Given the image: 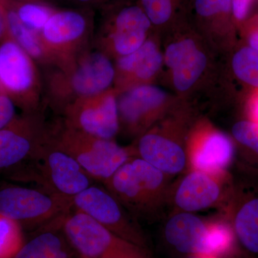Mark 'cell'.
<instances>
[{
  "label": "cell",
  "instance_id": "24",
  "mask_svg": "<svg viewBox=\"0 0 258 258\" xmlns=\"http://www.w3.org/2000/svg\"><path fill=\"white\" fill-rule=\"evenodd\" d=\"M23 228L0 214V258H13L25 244Z\"/></svg>",
  "mask_w": 258,
  "mask_h": 258
},
{
  "label": "cell",
  "instance_id": "30",
  "mask_svg": "<svg viewBox=\"0 0 258 258\" xmlns=\"http://www.w3.org/2000/svg\"><path fill=\"white\" fill-rule=\"evenodd\" d=\"M8 36L4 10H3V6L0 3V42L3 41L5 37Z\"/></svg>",
  "mask_w": 258,
  "mask_h": 258
},
{
  "label": "cell",
  "instance_id": "9",
  "mask_svg": "<svg viewBox=\"0 0 258 258\" xmlns=\"http://www.w3.org/2000/svg\"><path fill=\"white\" fill-rule=\"evenodd\" d=\"M66 124L103 139H113L119 129L118 103L110 93L79 98L66 109Z\"/></svg>",
  "mask_w": 258,
  "mask_h": 258
},
{
  "label": "cell",
  "instance_id": "26",
  "mask_svg": "<svg viewBox=\"0 0 258 258\" xmlns=\"http://www.w3.org/2000/svg\"><path fill=\"white\" fill-rule=\"evenodd\" d=\"M232 134L235 140L248 149L255 158L254 164L258 165V123L242 120L233 125Z\"/></svg>",
  "mask_w": 258,
  "mask_h": 258
},
{
  "label": "cell",
  "instance_id": "28",
  "mask_svg": "<svg viewBox=\"0 0 258 258\" xmlns=\"http://www.w3.org/2000/svg\"><path fill=\"white\" fill-rule=\"evenodd\" d=\"M15 106L11 98L0 88V130L16 116Z\"/></svg>",
  "mask_w": 258,
  "mask_h": 258
},
{
  "label": "cell",
  "instance_id": "12",
  "mask_svg": "<svg viewBox=\"0 0 258 258\" xmlns=\"http://www.w3.org/2000/svg\"><path fill=\"white\" fill-rule=\"evenodd\" d=\"M225 176L190 171L179 181L172 195L178 211L192 213L217 205L227 193L222 181Z\"/></svg>",
  "mask_w": 258,
  "mask_h": 258
},
{
  "label": "cell",
  "instance_id": "21",
  "mask_svg": "<svg viewBox=\"0 0 258 258\" xmlns=\"http://www.w3.org/2000/svg\"><path fill=\"white\" fill-rule=\"evenodd\" d=\"M161 62L162 57L155 44L147 41L137 50L120 57L118 66L121 71L146 80L150 79L157 72Z\"/></svg>",
  "mask_w": 258,
  "mask_h": 258
},
{
  "label": "cell",
  "instance_id": "33",
  "mask_svg": "<svg viewBox=\"0 0 258 258\" xmlns=\"http://www.w3.org/2000/svg\"><path fill=\"white\" fill-rule=\"evenodd\" d=\"M249 44L251 47L258 50V32H254L249 38Z\"/></svg>",
  "mask_w": 258,
  "mask_h": 258
},
{
  "label": "cell",
  "instance_id": "18",
  "mask_svg": "<svg viewBox=\"0 0 258 258\" xmlns=\"http://www.w3.org/2000/svg\"><path fill=\"white\" fill-rule=\"evenodd\" d=\"M166 64L173 71L176 88L186 91L201 76L207 64V58L191 40L171 44L166 51Z\"/></svg>",
  "mask_w": 258,
  "mask_h": 258
},
{
  "label": "cell",
  "instance_id": "2",
  "mask_svg": "<svg viewBox=\"0 0 258 258\" xmlns=\"http://www.w3.org/2000/svg\"><path fill=\"white\" fill-rule=\"evenodd\" d=\"M25 162L28 167L19 173L18 179L33 181L50 192L74 198L94 184L95 180L74 158L50 142L48 134Z\"/></svg>",
  "mask_w": 258,
  "mask_h": 258
},
{
  "label": "cell",
  "instance_id": "16",
  "mask_svg": "<svg viewBox=\"0 0 258 258\" xmlns=\"http://www.w3.org/2000/svg\"><path fill=\"white\" fill-rule=\"evenodd\" d=\"M114 76L111 61L103 54L94 52L86 57L75 70L70 79V86L79 97L88 98L104 92Z\"/></svg>",
  "mask_w": 258,
  "mask_h": 258
},
{
  "label": "cell",
  "instance_id": "29",
  "mask_svg": "<svg viewBox=\"0 0 258 258\" xmlns=\"http://www.w3.org/2000/svg\"><path fill=\"white\" fill-rule=\"evenodd\" d=\"M252 0H232V11L235 18L242 20L248 14Z\"/></svg>",
  "mask_w": 258,
  "mask_h": 258
},
{
  "label": "cell",
  "instance_id": "23",
  "mask_svg": "<svg viewBox=\"0 0 258 258\" xmlns=\"http://www.w3.org/2000/svg\"><path fill=\"white\" fill-rule=\"evenodd\" d=\"M0 3L4 10L8 37L14 40L32 58L41 57L43 55V50L36 32L25 26L20 21L16 13L1 0Z\"/></svg>",
  "mask_w": 258,
  "mask_h": 258
},
{
  "label": "cell",
  "instance_id": "4",
  "mask_svg": "<svg viewBox=\"0 0 258 258\" xmlns=\"http://www.w3.org/2000/svg\"><path fill=\"white\" fill-rule=\"evenodd\" d=\"M62 228L81 258H151L149 249L124 240L74 208L64 215Z\"/></svg>",
  "mask_w": 258,
  "mask_h": 258
},
{
  "label": "cell",
  "instance_id": "1",
  "mask_svg": "<svg viewBox=\"0 0 258 258\" xmlns=\"http://www.w3.org/2000/svg\"><path fill=\"white\" fill-rule=\"evenodd\" d=\"M170 176L135 156L103 184L137 220H149L169 195Z\"/></svg>",
  "mask_w": 258,
  "mask_h": 258
},
{
  "label": "cell",
  "instance_id": "25",
  "mask_svg": "<svg viewBox=\"0 0 258 258\" xmlns=\"http://www.w3.org/2000/svg\"><path fill=\"white\" fill-rule=\"evenodd\" d=\"M232 67L239 79L258 87V50L244 47L238 51L234 56Z\"/></svg>",
  "mask_w": 258,
  "mask_h": 258
},
{
  "label": "cell",
  "instance_id": "11",
  "mask_svg": "<svg viewBox=\"0 0 258 258\" xmlns=\"http://www.w3.org/2000/svg\"><path fill=\"white\" fill-rule=\"evenodd\" d=\"M231 227L242 247L252 255L258 256V182L239 181L231 184Z\"/></svg>",
  "mask_w": 258,
  "mask_h": 258
},
{
  "label": "cell",
  "instance_id": "5",
  "mask_svg": "<svg viewBox=\"0 0 258 258\" xmlns=\"http://www.w3.org/2000/svg\"><path fill=\"white\" fill-rule=\"evenodd\" d=\"M73 198L46 190L8 186L0 189V214L27 230H37L69 213Z\"/></svg>",
  "mask_w": 258,
  "mask_h": 258
},
{
  "label": "cell",
  "instance_id": "3",
  "mask_svg": "<svg viewBox=\"0 0 258 258\" xmlns=\"http://www.w3.org/2000/svg\"><path fill=\"white\" fill-rule=\"evenodd\" d=\"M48 138L55 147L74 158L95 181L103 183L137 154L113 139L98 138L66 123L55 133L48 132Z\"/></svg>",
  "mask_w": 258,
  "mask_h": 258
},
{
  "label": "cell",
  "instance_id": "15",
  "mask_svg": "<svg viewBox=\"0 0 258 258\" xmlns=\"http://www.w3.org/2000/svg\"><path fill=\"white\" fill-rule=\"evenodd\" d=\"M233 156L230 139L220 132H212L193 147L187 156L188 166L191 170L224 176Z\"/></svg>",
  "mask_w": 258,
  "mask_h": 258
},
{
  "label": "cell",
  "instance_id": "8",
  "mask_svg": "<svg viewBox=\"0 0 258 258\" xmlns=\"http://www.w3.org/2000/svg\"><path fill=\"white\" fill-rule=\"evenodd\" d=\"M35 80L32 57L10 37H5L0 42V88L28 113L34 106Z\"/></svg>",
  "mask_w": 258,
  "mask_h": 258
},
{
  "label": "cell",
  "instance_id": "32",
  "mask_svg": "<svg viewBox=\"0 0 258 258\" xmlns=\"http://www.w3.org/2000/svg\"><path fill=\"white\" fill-rule=\"evenodd\" d=\"M74 1L83 5H99L106 3L108 0H74Z\"/></svg>",
  "mask_w": 258,
  "mask_h": 258
},
{
  "label": "cell",
  "instance_id": "13",
  "mask_svg": "<svg viewBox=\"0 0 258 258\" xmlns=\"http://www.w3.org/2000/svg\"><path fill=\"white\" fill-rule=\"evenodd\" d=\"M137 154L167 175L180 174L188 166L187 154L179 144L155 133L139 139Z\"/></svg>",
  "mask_w": 258,
  "mask_h": 258
},
{
  "label": "cell",
  "instance_id": "19",
  "mask_svg": "<svg viewBox=\"0 0 258 258\" xmlns=\"http://www.w3.org/2000/svg\"><path fill=\"white\" fill-rule=\"evenodd\" d=\"M165 99L160 88L142 86L125 93L118 103V115L130 128H137L147 123L149 115Z\"/></svg>",
  "mask_w": 258,
  "mask_h": 258
},
{
  "label": "cell",
  "instance_id": "27",
  "mask_svg": "<svg viewBox=\"0 0 258 258\" xmlns=\"http://www.w3.org/2000/svg\"><path fill=\"white\" fill-rule=\"evenodd\" d=\"M140 6L152 24L162 25L172 18L174 0H140Z\"/></svg>",
  "mask_w": 258,
  "mask_h": 258
},
{
  "label": "cell",
  "instance_id": "31",
  "mask_svg": "<svg viewBox=\"0 0 258 258\" xmlns=\"http://www.w3.org/2000/svg\"><path fill=\"white\" fill-rule=\"evenodd\" d=\"M249 111L253 121L258 123V93L251 101Z\"/></svg>",
  "mask_w": 258,
  "mask_h": 258
},
{
  "label": "cell",
  "instance_id": "22",
  "mask_svg": "<svg viewBox=\"0 0 258 258\" xmlns=\"http://www.w3.org/2000/svg\"><path fill=\"white\" fill-rule=\"evenodd\" d=\"M18 15L20 21L32 31L41 32L54 9L46 0H1Z\"/></svg>",
  "mask_w": 258,
  "mask_h": 258
},
{
  "label": "cell",
  "instance_id": "10",
  "mask_svg": "<svg viewBox=\"0 0 258 258\" xmlns=\"http://www.w3.org/2000/svg\"><path fill=\"white\" fill-rule=\"evenodd\" d=\"M47 135L41 118L31 113L16 115L0 130V171L28 160Z\"/></svg>",
  "mask_w": 258,
  "mask_h": 258
},
{
  "label": "cell",
  "instance_id": "6",
  "mask_svg": "<svg viewBox=\"0 0 258 258\" xmlns=\"http://www.w3.org/2000/svg\"><path fill=\"white\" fill-rule=\"evenodd\" d=\"M74 209L86 214L124 240L149 249V241L135 218L105 186L93 184L73 198Z\"/></svg>",
  "mask_w": 258,
  "mask_h": 258
},
{
  "label": "cell",
  "instance_id": "20",
  "mask_svg": "<svg viewBox=\"0 0 258 258\" xmlns=\"http://www.w3.org/2000/svg\"><path fill=\"white\" fill-rule=\"evenodd\" d=\"M88 19L82 12L74 10H55L41 31L45 42L52 46L73 43L84 35Z\"/></svg>",
  "mask_w": 258,
  "mask_h": 258
},
{
  "label": "cell",
  "instance_id": "7",
  "mask_svg": "<svg viewBox=\"0 0 258 258\" xmlns=\"http://www.w3.org/2000/svg\"><path fill=\"white\" fill-rule=\"evenodd\" d=\"M166 243L185 256L208 255L223 247L225 235L221 224L208 225L191 212L173 214L164 227Z\"/></svg>",
  "mask_w": 258,
  "mask_h": 258
},
{
  "label": "cell",
  "instance_id": "14",
  "mask_svg": "<svg viewBox=\"0 0 258 258\" xmlns=\"http://www.w3.org/2000/svg\"><path fill=\"white\" fill-rule=\"evenodd\" d=\"M64 217L35 230L13 258H81L62 231Z\"/></svg>",
  "mask_w": 258,
  "mask_h": 258
},
{
  "label": "cell",
  "instance_id": "17",
  "mask_svg": "<svg viewBox=\"0 0 258 258\" xmlns=\"http://www.w3.org/2000/svg\"><path fill=\"white\" fill-rule=\"evenodd\" d=\"M152 23L140 5H128L115 15L113 45L117 52L126 55L145 42Z\"/></svg>",
  "mask_w": 258,
  "mask_h": 258
}]
</instances>
